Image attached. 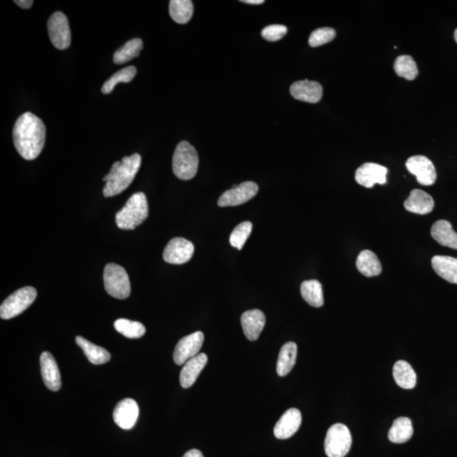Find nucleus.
I'll list each match as a JSON object with an SVG mask.
<instances>
[{"instance_id": "nucleus-1", "label": "nucleus", "mask_w": 457, "mask_h": 457, "mask_svg": "<svg viewBox=\"0 0 457 457\" xmlns=\"http://www.w3.org/2000/svg\"><path fill=\"white\" fill-rule=\"evenodd\" d=\"M45 123L31 112L21 115L14 123V147L25 161H34L38 157L45 147Z\"/></svg>"}, {"instance_id": "nucleus-2", "label": "nucleus", "mask_w": 457, "mask_h": 457, "mask_svg": "<svg viewBox=\"0 0 457 457\" xmlns=\"http://www.w3.org/2000/svg\"><path fill=\"white\" fill-rule=\"evenodd\" d=\"M141 163L139 154H134L123 158L121 161L115 162L110 173L103 180L106 183L103 190L104 197H114L127 189L139 172Z\"/></svg>"}, {"instance_id": "nucleus-3", "label": "nucleus", "mask_w": 457, "mask_h": 457, "mask_svg": "<svg viewBox=\"0 0 457 457\" xmlns=\"http://www.w3.org/2000/svg\"><path fill=\"white\" fill-rule=\"evenodd\" d=\"M148 217L146 195L137 192L128 199L121 211L116 213L115 222L121 230H134Z\"/></svg>"}, {"instance_id": "nucleus-4", "label": "nucleus", "mask_w": 457, "mask_h": 457, "mask_svg": "<svg viewBox=\"0 0 457 457\" xmlns=\"http://www.w3.org/2000/svg\"><path fill=\"white\" fill-rule=\"evenodd\" d=\"M199 158L197 150L187 141H180L174 152L172 169L177 178L189 180L197 175Z\"/></svg>"}, {"instance_id": "nucleus-5", "label": "nucleus", "mask_w": 457, "mask_h": 457, "mask_svg": "<svg viewBox=\"0 0 457 457\" xmlns=\"http://www.w3.org/2000/svg\"><path fill=\"white\" fill-rule=\"evenodd\" d=\"M104 282L108 295L121 300L128 298L130 283L124 268L116 263H108L104 268Z\"/></svg>"}, {"instance_id": "nucleus-6", "label": "nucleus", "mask_w": 457, "mask_h": 457, "mask_svg": "<svg viewBox=\"0 0 457 457\" xmlns=\"http://www.w3.org/2000/svg\"><path fill=\"white\" fill-rule=\"evenodd\" d=\"M38 292L32 286L17 290L3 301L0 307V317L10 319L18 316L34 303Z\"/></svg>"}, {"instance_id": "nucleus-7", "label": "nucleus", "mask_w": 457, "mask_h": 457, "mask_svg": "<svg viewBox=\"0 0 457 457\" xmlns=\"http://www.w3.org/2000/svg\"><path fill=\"white\" fill-rule=\"evenodd\" d=\"M353 438L349 429L342 423L329 427L325 441V451L329 457H344L349 452Z\"/></svg>"}, {"instance_id": "nucleus-8", "label": "nucleus", "mask_w": 457, "mask_h": 457, "mask_svg": "<svg viewBox=\"0 0 457 457\" xmlns=\"http://www.w3.org/2000/svg\"><path fill=\"white\" fill-rule=\"evenodd\" d=\"M48 31L50 41L56 49L65 50L70 47L71 28L65 14L57 12L50 16L48 21Z\"/></svg>"}, {"instance_id": "nucleus-9", "label": "nucleus", "mask_w": 457, "mask_h": 457, "mask_svg": "<svg viewBox=\"0 0 457 457\" xmlns=\"http://www.w3.org/2000/svg\"><path fill=\"white\" fill-rule=\"evenodd\" d=\"M204 342V335L201 331L191 333L179 340L174 351V362L176 365H184L191 358L198 355Z\"/></svg>"}, {"instance_id": "nucleus-10", "label": "nucleus", "mask_w": 457, "mask_h": 457, "mask_svg": "<svg viewBox=\"0 0 457 457\" xmlns=\"http://www.w3.org/2000/svg\"><path fill=\"white\" fill-rule=\"evenodd\" d=\"M259 191V186L253 181H245L239 186H233L231 190L224 191L218 201L220 207H232L243 204L255 196Z\"/></svg>"}, {"instance_id": "nucleus-11", "label": "nucleus", "mask_w": 457, "mask_h": 457, "mask_svg": "<svg viewBox=\"0 0 457 457\" xmlns=\"http://www.w3.org/2000/svg\"><path fill=\"white\" fill-rule=\"evenodd\" d=\"M406 167L410 173L416 176L418 183L423 186H432L436 180V169L425 156H412L406 161Z\"/></svg>"}, {"instance_id": "nucleus-12", "label": "nucleus", "mask_w": 457, "mask_h": 457, "mask_svg": "<svg viewBox=\"0 0 457 457\" xmlns=\"http://www.w3.org/2000/svg\"><path fill=\"white\" fill-rule=\"evenodd\" d=\"M194 245L187 239L176 237L165 248L163 257L166 263L183 264L190 261L194 253Z\"/></svg>"}, {"instance_id": "nucleus-13", "label": "nucleus", "mask_w": 457, "mask_h": 457, "mask_svg": "<svg viewBox=\"0 0 457 457\" xmlns=\"http://www.w3.org/2000/svg\"><path fill=\"white\" fill-rule=\"evenodd\" d=\"M387 173V168L383 165L375 163H366L359 167L355 172V180L362 187L372 188L376 183L386 184Z\"/></svg>"}, {"instance_id": "nucleus-14", "label": "nucleus", "mask_w": 457, "mask_h": 457, "mask_svg": "<svg viewBox=\"0 0 457 457\" xmlns=\"http://www.w3.org/2000/svg\"><path fill=\"white\" fill-rule=\"evenodd\" d=\"M139 416V406L133 399H123L114 409L115 423L123 430L132 429L135 426Z\"/></svg>"}, {"instance_id": "nucleus-15", "label": "nucleus", "mask_w": 457, "mask_h": 457, "mask_svg": "<svg viewBox=\"0 0 457 457\" xmlns=\"http://www.w3.org/2000/svg\"><path fill=\"white\" fill-rule=\"evenodd\" d=\"M302 424V413L296 408L288 410L274 429V436L279 440H286L295 434Z\"/></svg>"}, {"instance_id": "nucleus-16", "label": "nucleus", "mask_w": 457, "mask_h": 457, "mask_svg": "<svg viewBox=\"0 0 457 457\" xmlns=\"http://www.w3.org/2000/svg\"><path fill=\"white\" fill-rule=\"evenodd\" d=\"M40 367L43 382L49 390L58 391L61 387V378L59 367H58L54 355L45 351L40 357Z\"/></svg>"}, {"instance_id": "nucleus-17", "label": "nucleus", "mask_w": 457, "mask_h": 457, "mask_svg": "<svg viewBox=\"0 0 457 457\" xmlns=\"http://www.w3.org/2000/svg\"><path fill=\"white\" fill-rule=\"evenodd\" d=\"M292 96L297 100L316 104L323 97V88L317 82L298 81L294 82L290 89Z\"/></svg>"}, {"instance_id": "nucleus-18", "label": "nucleus", "mask_w": 457, "mask_h": 457, "mask_svg": "<svg viewBox=\"0 0 457 457\" xmlns=\"http://www.w3.org/2000/svg\"><path fill=\"white\" fill-rule=\"evenodd\" d=\"M266 318L262 311L253 309L245 312L242 315L241 323L245 336L248 340L254 342L259 339L266 325Z\"/></svg>"}, {"instance_id": "nucleus-19", "label": "nucleus", "mask_w": 457, "mask_h": 457, "mask_svg": "<svg viewBox=\"0 0 457 457\" xmlns=\"http://www.w3.org/2000/svg\"><path fill=\"white\" fill-rule=\"evenodd\" d=\"M208 362V355L200 353L192 358L184 364L180 375V386L187 389L194 386L202 369Z\"/></svg>"}, {"instance_id": "nucleus-20", "label": "nucleus", "mask_w": 457, "mask_h": 457, "mask_svg": "<svg viewBox=\"0 0 457 457\" xmlns=\"http://www.w3.org/2000/svg\"><path fill=\"white\" fill-rule=\"evenodd\" d=\"M404 207L409 212L418 215H427L433 211L434 201L427 192L415 189L410 194L408 198L404 202Z\"/></svg>"}, {"instance_id": "nucleus-21", "label": "nucleus", "mask_w": 457, "mask_h": 457, "mask_svg": "<svg viewBox=\"0 0 457 457\" xmlns=\"http://www.w3.org/2000/svg\"><path fill=\"white\" fill-rule=\"evenodd\" d=\"M431 235L438 244L457 250V233L449 221H436L431 228Z\"/></svg>"}, {"instance_id": "nucleus-22", "label": "nucleus", "mask_w": 457, "mask_h": 457, "mask_svg": "<svg viewBox=\"0 0 457 457\" xmlns=\"http://www.w3.org/2000/svg\"><path fill=\"white\" fill-rule=\"evenodd\" d=\"M432 267L438 277L452 284L457 285V259L449 256H434Z\"/></svg>"}, {"instance_id": "nucleus-23", "label": "nucleus", "mask_w": 457, "mask_h": 457, "mask_svg": "<svg viewBox=\"0 0 457 457\" xmlns=\"http://www.w3.org/2000/svg\"><path fill=\"white\" fill-rule=\"evenodd\" d=\"M75 342L82 348L91 364L101 365L110 361L111 355L104 348L89 342L82 336H76Z\"/></svg>"}, {"instance_id": "nucleus-24", "label": "nucleus", "mask_w": 457, "mask_h": 457, "mask_svg": "<svg viewBox=\"0 0 457 457\" xmlns=\"http://www.w3.org/2000/svg\"><path fill=\"white\" fill-rule=\"evenodd\" d=\"M355 266L358 271L366 277H378L382 272L378 257L369 250H364L359 253Z\"/></svg>"}, {"instance_id": "nucleus-25", "label": "nucleus", "mask_w": 457, "mask_h": 457, "mask_svg": "<svg viewBox=\"0 0 457 457\" xmlns=\"http://www.w3.org/2000/svg\"><path fill=\"white\" fill-rule=\"evenodd\" d=\"M297 355V346L296 343L288 342L281 347L277 361V373L279 376L284 377L292 371L296 364Z\"/></svg>"}, {"instance_id": "nucleus-26", "label": "nucleus", "mask_w": 457, "mask_h": 457, "mask_svg": "<svg viewBox=\"0 0 457 457\" xmlns=\"http://www.w3.org/2000/svg\"><path fill=\"white\" fill-rule=\"evenodd\" d=\"M393 375L395 383L403 389H412L416 386V373L408 362L401 360L395 362Z\"/></svg>"}, {"instance_id": "nucleus-27", "label": "nucleus", "mask_w": 457, "mask_h": 457, "mask_svg": "<svg viewBox=\"0 0 457 457\" xmlns=\"http://www.w3.org/2000/svg\"><path fill=\"white\" fill-rule=\"evenodd\" d=\"M413 435L412 421L408 418H399L395 420L388 434L389 440L395 444L408 442Z\"/></svg>"}, {"instance_id": "nucleus-28", "label": "nucleus", "mask_w": 457, "mask_h": 457, "mask_svg": "<svg viewBox=\"0 0 457 457\" xmlns=\"http://www.w3.org/2000/svg\"><path fill=\"white\" fill-rule=\"evenodd\" d=\"M303 298L312 307H320L324 305V293L320 282L316 279L306 281L301 285Z\"/></svg>"}, {"instance_id": "nucleus-29", "label": "nucleus", "mask_w": 457, "mask_h": 457, "mask_svg": "<svg viewBox=\"0 0 457 457\" xmlns=\"http://www.w3.org/2000/svg\"><path fill=\"white\" fill-rule=\"evenodd\" d=\"M169 8L170 17L178 24L187 23L194 12L191 0H172Z\"/></svg>"}, {"instance_id": "nucleus-30", "label": "nucleus", "mask_w": 457, "mask_h": 457, "mask_svg": "<svg viewBox=\"0 0 457 457\" xmlns=\"http://www.w3.org/2000/svg\"><path fill=\"white\" fill-rule=\"evenodd\" d=\"M143 48V43L140 38H133L125 43L121 49H119L114 54V63L123 65L129 62L134 58L139 57L141 49Z\"/></svg>"}, {"instance_id": "nucleus-31", "label": "nucleus", "mask_w": 457, "mask_h": 457, "mask_svg": "<svg viewBox=\"0 0 457 457\" xmlns=\"http://www.w3.org/2000/svg\"><path fill=\"white\" fill-rule=\"evenodd\" d=\"M114 327L121 335L129 339H139L146 333V328L140 322L119 318L115 322Z\"/></svg>"}, {"instance_id": "nucleus-32", "label": "nucleus", "mask_w": 457, "mask_h": 457, "mask_svg": "<svg viewBox=\"0 0 457 457\" xmlns=\"http://www.w3.org/2000/svg\"><path fill=\"white\" fill-rule=\"evenodd\" d=\"M395 73L402 78L412 81L419 75V69L414 60L409 56H401L397 58L394 63Z\"/></svg>"}, {"instance_id": "nucleus-33", "label": "nucleus", "mask_w": 457, "mask_h": 457, "mask_svg": "<svg viewBox=\"0 0 457 457\" xmlns=\"http://www.w3.org/2000/svg\"><path fill=\"white\" fill-rule=\"evenodd\" d=\"M137 68L130 65V67H127L116 72L107 82H104V84L102 86V93L104 94H110L113 92L115 86L118 83H128L132 82L137 75Z\"/></svg>"}, {"instance_id": "nucleus-34", "label": "nucleus", "mask_w": 457, "mask_h": 457, "mask_svg": "<svg viewBox=\"0 0 457 457\" xmlns=\"http://www.w3.org/2000/svg\"><path fill=\"white\" fill-rule=\"evenodd\" d=\"M253 224L249 221L238 224L232 231L230 243L233 248L242 250L250 235L252 233Z\"/></svg>"}, {"instance_id": "nucleus-35", "label": "nucleus", "mask_w": 457, "mask_h": 457, "mask_svg": "<svg viewBox=\"0 0 457 457\" xmlns=\"http://www.w3.org/2000/svg\"><path fill=\"white\" fill-rule=\"evenodd\" d=\"M336 36L335 29L330 27L318 28L312 32L309 39H308V43L313 48H316V47L331 42L332 40L335 39Z\"/></svg>"}, {"instance_id": "nucleus-36", "label": "nucleus", "mask_w": 457, "mask_h": 457, "mask_svg": "<svg viewBox=\"0 0 457 457\" xmlns=\"http://www.w3.org/2000/svg\"><path fill=\"white\" fill-rule=\"evenodd\" d=\"M288 27L283 25H270L263 28L261 34L270 42H277L282 39L288 34Z\"/></svg>"}, {"instance_id": "nucleus-37", "label": "nucleus", "mask_w": 457, "mask_h": 457, "mask_svg": "<svg viewBox=\"0 0 457 457\" xmlns=\"http://www.w3.org/2000/svg\"><path fill=\"white\" fill-rule=\"evenodd\" d=\"M14 3H16L18 6H20L23 9H30L32 5H34V1L32 0H16Z\"/></svg>"}, {"instance_id": "nucleus-38", "label": "nucleus", "mask_w": 457, "mask_h": 457, "mask_svg": "<svg viewBox=\"0 0 457 457\" xmlns=\"http://www.w3.org/2000/svg\"><path fill=\"white\" fill-rule=\"evenodd\" d=\"M183 457H203L202 453L198 449H191V451L187 452Z\"/></svg>"}, {"instance_id": "nucleus-39", "label": "nucleus", "mask_w": 457, "mask_h": 457, "mask_svg": "<svg viewBox=\"0 0 457 457\" xmlns=\"http://www.w3.org/2000/svg\"><path fill=\"white\" fill-rule=\"evenodd\" d=\"M243 3H249V5H262L263 0H243Z\"/></svg>"}, {"instance_id": "nucleus-40", "label": "nucleus", "mask_w": 457, "mask_h": 457, "mask_svg": "<svg viewBox=\"0 0 457 457\" xmlns=\"http://www.w3.org/2000/svg\"><path fill=\"white\" fill-rule=\"evenodd\" d=\"M454 38H455L456 42L457 43V29H456V30L455 31Z\"/></svg>"}]
</instances>
